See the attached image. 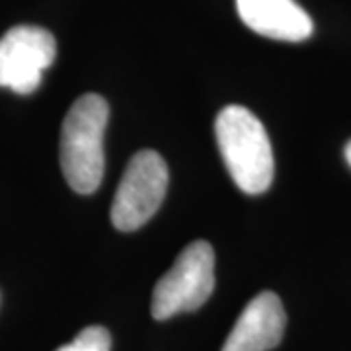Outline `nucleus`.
Wrapping results in <instances>:
<instances>
[{
    "label": "nucleus",
    "instance_id": "1",
    "mask_svg": "<svg viewBox=\"0 0 351 351\" xmlns=\"http://www.w3.org/2000/svg\"><path fill=\"white\" fill-rule=\"evenodd\" d=\"M215 137L226 170L248 195L271 186L276 162L263 123L244 106H226L215 119Z\"/></svg>",
    "mask_w": 351,
    "mask_h": 351
},
{
    "label": "nucleus",
    "instance_id": "2",
    "mask_svg": "<svg viewBox=\"0 0 351 351\" xmlns=\"http://www.w3.org/2000/svg\"><path fill=\"white\" fill-rule=\"evenodd\" d=\"M110 106L98 94H84L71 106L61 129V168L76 193H94L104 178V133Z\"/></svg>",
    "mask_w": 351,
    "mask_h": 351
},
{
    "label": "nucleus",
    "instance_id": "3",
    "mask_svg": "<svg viewBox=\"0 0 351 351\" xmlns=\"http://www.w3.org/2000/svg\"><path fill=\"white\" fill-rule=\"evenodd\" d=\"M215 289V252L205 240L188 244L164 274L152 293L151 313L156 320H168L180 313H191L209 301Z\"/></svg>",
    "mask_w": 351,
    "mask_h": 351
},
{
    "label": "nucleus",
    "instance_id": "4",
    "mask_svg": "<svg viewBox=\"0 0 351 351\" xmlns=\"http://www.w3.org/2000/svg\"><path fill=\"white\" fill-rule=\"evenodd\" d=\"M168 189V166L156 151H138L127 164L112 205V223L133 232L160 209Z\"/></svg>",
    "mask_w": 351,
    "mask_h": 351
},
{
    "label": "nucleus",
    "instance_id": "5",
    "mask_svg": "<svg viewBox=\"0 0 351 351\" xmlns=\"http://www.w3.org/2000/svg\"><path fill=\"white\" fill-rule=\"evenodd\" d=\"M57 57L53 34L39 25H14L0 38V88L32 94Z\"/></svg>",
    "mask_w": 351,
    "mask_h": 351
},
{
    "label": "nucleus",
    "instance_id": "6",
    "mask_svg": "<svg viewBox=\"0 0 351 351\" xmlns=\"http://www.w3.org/2000/svg\"><path fill=\"white\" fill-rule=\"evenodd\" d=\"M287 314L283 302L271 291L256 295L239 316L225 339L223 351H269L283 339Z\"/></svg>",
    "mask_w": 351,
    "mask_h": 351
},
{
    "label": "nucleus",
    "instance_id": "7",
    "mask_svg": "<svg viewBox=\"0 0 351 351\" xmlns=\"http://www.w3.org/2000/svg\"><path fill=\"white\" fill-rule=\"evenodd\" d=\"M237 8L240 20L263 38L299 43L314 32L311 16L295 0H237Z\"/></svg>",
    "mask_w": 351,
    "mask_h": 351
},
{
    "label": "nucleus",
    "instance_id": "8",
    "mask_svg": "<svg viewBox=\"0 0 351 351\" xmlns=\"http://www.w3.org/2000/svg\"><path fill=\"white\" fill-rule=\"evenodd\" d=\"M112 336L104 326L84 328L73 341L59 348L57 351H110Z\"/></svg>",
    "mask_w": 351,
    "mask_h": 351
},
{
    "label": "nucleus",
    "instance_id": "9",
    "mask_svg": "<svg viewBox=\"0 0 351 351\" xmlns=\"http://www.w3.org/2000/svg\"><path fill=\"white\" fill-rule=\"evenodd\" d=\"M343 154H346V160H348V164L351 166V141L346 145V149H343Z\"/></svg>",
    "mask_w": 351,
    "mask_h": 351
}]
</instances>
